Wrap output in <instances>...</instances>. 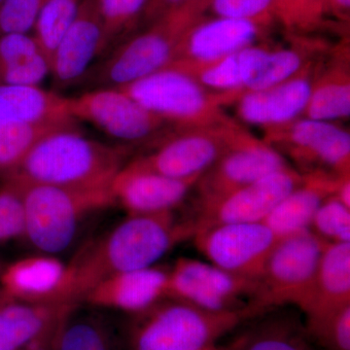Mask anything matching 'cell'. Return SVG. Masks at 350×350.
I'll return each instance as SVG.
<instances>
[{
	"instance_id": "obj_45",
	"label": "cell",
	"mask_w": 350,
	"mask_h": 350,
	"mask_svg": "<svg viewBox=\"0 0 350 350\" xmlns=\"http://www.w3.org/2000/svg\"><path fill=\"white\" fill-rule=\"evenodd\" d=\"M209 350H217V349H214L213 347H211V349Z\"/></svg>"
},
{
	"instance_id": "obj_9",
	"label": "cell",
	"mask_w": 350,
	"mask_h": 350,
	"mask_svg": "<svg viewBox=\"0 0 350 350\" xmlns=\"http://www.w3.org/2000/svg\"><path fill=\"white\" fill-rule=\"evenodd\" d=\"M245 133L238 122L214 128L172 131L131 163L174 178L202 176Z\"/></svg>"
},
{
	"instance_id": "obj_37",
	"label": "cell",
	"mask_w": 350,
	"mask_h": 350,
	"mask_svg": "<svg viewBox=\"0 0 350 350\" xmlns=\"http://www.w3.org/2000/svg\"><path fill=\"white\" fill-rule=\"evenodd\" d=\"M275 0H209L207 10L215 17L256 21L271 25L275 22Z\"/></svg>"
},
{
	"instance_id": "obj_5",
	"label": "cell",
	"mask_w": 350,
	"mask_h": 350,
	"mask_svg": "<svg viewBox=\"0 0 350 350\" xmlns=\"http://www.w3.org/2000/svg\"><path fill=\"white\" fill-rule=\"evenodd\" d=\"M170 299V298H169ZM131 331L133 350H206L255 313L211 312L170 299L139 313Z\"/></svg>"
},
{
	"instance_id": "obj_34",
	"label": "cell",
	"mask_w": 350,
	"mask_h": 350,
	"mask_svg": "<svg viewBox=\"0 0 350 350\" xmlns=\"http://www.w3.org/2000/svg\"><path fill=\"white\" fill-rule=\"evenodd\" d=\"M310 231L328 243H350V208L331 196L315 213Z\"/></svg>"
},
{
	"instance_id": "obj_28",
	"label": "cell",
	"mask_w": 350,
	"mask_h": 350,
	"mask_svg": "<svg viewBox=\"0 0 350 350\" xmlns=\"http://www.w3.org/2000/svg\"><path fill=\"white\" fill-rule=\"evenodd\" d=\"M75 304L64 312L51 335L53 350H119L111 327L100 315Z\"/></svg>"
},
{
	"instance_id": "obj_18",
	"label": "cell",
	"mask_w": 350,
	"mask_h": 350,
	"mask_svg": "<svg viewBox=\"0 0 350 350\" xmlns=\"http://www.w3.org/2000/svg\"><path fill=\"white\" fill-rule=\"evenodd\" d=\"M319 59L280 84L241 94L234 103L239 120L266 131L301 118L310 100Z\"/></svg>"
},
{
	"instance_id": "obj_12",
	"label": "cell",
	"mask_w": 350,
	"mask_h": 350,
	"mask_svg": "<svg viewBox=\"0 0 350 350\" xmlns=\"http://www.w3.org/2000/svg\"><path fill=\"white\" fill-rule=\"evenodd\" d=\"M301 178L303 175L289 165L221 197L200 200L192 218L197 232L216 225L264 222Z\"/></svg>"
},
{
	"instance_id": "obj_35",
	"label": "cell",
	"mask_w": 350,
	"mask_h": 350,
	"mask_svg": "<svg viewBox=\"0 0 350 350\" xmlns=\"http://www.w3.org/2000/svg\"><path fill=\"white\" fill-rule=\"evenodd\" d=\"M3 179L0 187V243L25 236L22 185L13 177Z\"/></svg>"
},
{
	"instance_id": "obj_14",
	"label": "cell",
	"mask_w": 350,
	"mask_h": 350,
	"mask_svg": "<svg viewBox=\"0 0 350 350\" xmlns=\"http://www.w3.org/2000/svg\"><path fill=\"white\" fill-rule=\"evenodd\" d=\"M107 52L105 27L96 0H83L77 16L51 57L54 89L62 91L84 81L94 61Z\"/></svg>"
},
{
	"instance_id": "obj_38",
	"label": "cell",
	"mask_w": 350,
	"mask_h": 350,
	"mask_svg": "<svg viewBox=\"0 0 350 350\" xmlns=\"http://www.w3.org/2000/svg\"><path fill=\"white\" fill-rule=\"evenodd\" d=\"M44 0H2L0 3V36L32 33Z\"/></svg>"
},
{
	"instance_id": "obj_32",
	"label": "cell",
	"mask_w": 350,
	"mask_h": 350,
	"mask_svg": "<svg viewBox=\"0 0 350 350\" xmlns=\"http://www.w3.org/2000/svg\"><path fill=\"white\" fill-rule=\"evenodd\" d=\"M147 1L148 0H96L105 27L107 54L128 38L131 31L142 22Z\"/></svg>"
},
{
	"instance_id": "obj_10",
	"label": "cell",
	"mask_w": 350,
	"mask_h": 350,
	"mask_svg": "<svg viewBox=\"0 0 350 350\" xmlns=\"http://www.w3.org/2000/svg\"><path fill=\"white\" fill-rule=\"evenodd\" d=\"M264 142L288 157L300 174H350V133L332 122L301 117L287 125L264 131Z\"/></svg>"
},
{
	"instance_id": "obj_26",
	"label": "cell",
	"mask_w": 350,
	"mask_h": 350,
	"mask_svg": "<svg viewBox=\"0 0 350 350\" xmlns=\"http://www.w3.org/2000/svg\"><path fill=\"white\" fill-rule=\"evenodd\" d=\"M0 121L68 122V98L40 86L0 84Z\"/></svg>"
},
{
	"instance_id": "obj_33",
	"label": "cell",
	"mask_w": 350,
	"mask_h": 350,
	"mask_svg": "<svg viewBox=\"0 0 350 350\" xmlns=\"http://www.w3.org/2000/svg\"><path fill=\"white\" fill-rule=\"evenodd\" d=\"M327 0H275L273 17L292 36L315 31L326 24Z\"/></svg>"
},
{
	"instance_id": "obj_31",
	"label": "cell",
	"mask_w": 350,
	"mask_h": 350,
	"mask_svg": "<svg viewBox=\"0 0 350 350\" xmlns=\"http://www.w3.org/2000/svg\"><path fill=\"white\" fill-rule=\"evenodd\" d=\"M82 2L83 0H44L32 34L49 59L75 21Z\"/></svg>"
},
{
	"instance_id": "obj_29",
	"label": "cell",
	"mask_w": 350,
	"mask_h": 350,
	"mask_svg": "<svg viewBox=\"0 0 350 350\" xmlns=\"http://www.w3.org/2000/svg\"><path fill=\"white\" fill-rule=\"evenodd\" d=\"M326 50L323 42L305 39H299L291 46L271 47L261 68L244 87L241 96L248 92L275 86L293 77L308 64L325 54Z\"/></svg>"
},
{
	"instance_id": "obj_3",
	"label": "cell",
	"mask_w": 350,
	"mask_h": 350,
	"mask_svg": "<svg viewBox=\"0 0 350 350\" xmlns=\"http://www.w3.org/2000/svg\"><path fill=\"white\" fill-rule=\"evenodd\" d=\"M206 9V4L187 1L165 14L110 50L83 82L92 89L120 88L165 68L174 61L184 32Z\"/></svg>"
},
{
	"instance_id": "obj_15",
	"label": "cell",
	"mask_w": 350,
	"mask_h": 350,
	"mask_svg": "<svg viewBox=\"0 0 350 350\" xmlns=\"http://www.w3.org/2000/svg\"><path fill=\"white\" fill-rule=\"evenodd\" d=\"M286 159L250 131L200 177V200H211L289 167Z\"/></svg>"
},
{
	"instance_id": "obj_6",
	"label": "cell",
	"mask_w": 350,
	"mask_h": 350,
	"mask_svg": "<svg viewBox=\"0 0 350 350\" xmlns=\"http://www.w3.org/2000/svg\"><path fill=\"white\" fill-rule=\"evenodd\" d=\"M118 89L175 131L237 123L225 112L217 94L207 91L194 78L172 66Z\"/></svg>"
},
{
	"instance_id": "obj_19",
	"label": "cell",
	"mask_w": 350,
	"mask_h": 350,
	"mask_svg": "<svg viewBox=\"0 0 350 350\" xmlns=\"http://www.w3.org/2000/svg\"><path fill=\"white\" fill-rule=\"evenodd\" d=\"M200 176L180 179L140 169L126 163L110 183L115 204L129 215L174 211L194 188Z\"/></svg>"
},
{
	"instance_id": "obj_46",
	"label": "cell",
	"mask_w": 350,
	"mask_h": 350,
	"mask_svg": "<svg viewBox=\"0 0 350 350\" xmlns=\"http://www.w3.org/2000/svg\"><path fill=\"white\" fill-rule=\"evenodd\" d=\"M2 0H0V3H1Z\"/></svg>"
},
{
	"instance_id": "obj_25",
	"label": "cell",
	"mask_w": 350,
	"mask_h": 350,
	"mask_svg": "<svg viewBox=\"0 0 350 350\" xmlns=\"http://www.w3.org/2000/svg\"><path fill=\"white\" fill-rule=\"evenodd\" d=\"M72 305H34L5 297L0 303V350H24L50 340L57 322Z\"/></svg>"
},
{
	"instance_id": "obj_47",
	"label": "cell",
	"mask_w": 350,
	"mask_h": 350,
	"mask_svg": "<svg viewBox=\"0 0 350 350\" xmlns=\"http://www.w3.org/2000/svg\"><path fill=\"white\" fill-rule=\"evenodd\" d=\"M209 349H206V350H209Z\"/></svg>"
},
{
	"instance_id": "obj_11",
	"label": "cell",
	"mask_w": 350,
	"mask_h": 350,
	"mask_svg": "<svg viewBox=\"0 0 350 350\" xmlns=\"http://www.w3.org/2000/svg\"><path fill=\"white\" fill-rule=\"evenodd\" d=\"M258 280L234 275L213 264L181 258L170 271L167 297L211 312L252 310Z\"/></svg>"
},
{
	"instance_id": "obj_44",
	"label": "cell",
	"mask_w": 350,
	"mask_h": 350,
	"mask_svg": "<svg viewBox=\"0 0 350 350\" xmlns=\"http://www.w3.org/2000/svg\"><path fill=\"white\" fill-rule=\"evenodd\" d=\"M4 299H5V297L3 296V295H0V303H1L2 301L4 300Z\"/></svg>"
},
{
	"instance_id": "obj_27",
	"label": "cell",
	"mask_w": 350,
	"mask_h": 350,
	"mask_svg": "<svg viewBox=\"0 0 350 350\" xmlns=\"http://www.w3.org/2000/svg\"><path fill=\"white\" fill-rule=\"evenodd\" d=\"M50 72L49 57L33 34L0 36V84L39 86Z\"/></svg>"
},
{
	"instance_id": "obj_36",
	"label": "cell",
	"mask_w": 350,
	"mask_h": 350,
	"mask_svg": "<svg viewBox=\"0 0 350 350\" xmlns=\"http://www.w3.org/2000/svg\"><path fill=\"white\" fill-rule=\"evenodd\" d=\"M241 350H308V347L291 326L273 323L251 334Z\"/></svg>"
},
{
	"instance_id": "obj_42",
	"label": "cell",
	"mask_w": 350,
	"mask_h": 350,
	"mask_svg": "<svg viewBox=\"0 0 350 350\" xmlns=\"http://www.w3.org/2000/svg\"><path fill=\"white\" fill-rule=\"evenodd\" d=\"M42 345H44V342H38V344L32 345L24 350H41Z\"/></svg>"
},
{
	"instance_id": "obj_20",
	"label": "cell",
	"mask_w": 350,
	"mask_h": 350,
	"mask_svg": "<svg viewBox=\"0 0 350 350\" xmlns=\"http://www.w3.org/2000/svg\"><path fill=\"white\" fill-rule=\"evenodd\" d=\"M169 275L170 271L154 266L115 273L96 283L82 301L96 308L139 314L167 298Z\"/></svg>"
},
{
	"instance_id": "obj_4",
	"label": "cell",
	"mask_w": 350,
	"mask_h": 350,
	"mask_svg": "<svg viewBox=\"0 0 350 350\" xmlns=\"http://www.w3.org/2000/svg\"><path fill=\"white\" fill-rule=\"evenodd\" d=\"M17 180L22 185L24 237L44 254L68 250L89 216L115 204L110 187L73 189Z\"/></svg>"
},
{
	"instance_id": "obj_39",
	"label": "cell",
	"mask_w": 350,
	"mask_h": 350,
	"mask_svg": "<svg viewBox=\"0 0 350 350\" xmlns=\"http://www.w3.org/2000/svg\"><path fill=\"white\" fill-rule=\"evenodd\" d=\"M312 336L330 350H350V305L338 310Z\"/></svg>"
},
{
	"instance_id": "obj_24",
	"label": "cell",
	"mask_w": 350,
	"mask_h": 350,
	"mask_svg": "<svg viewBox=\"0 0 350 350\" xmlns=\"http://www.w3.org/2000/svg\"><path fill=\"white\" fill-rule=\"evenodd\" d=\"M327 54L317 63L303 117L334 123L350 115L349 43L344 41Z\"/></svg>"
},
{
	"instance_id": "obj_8",
	"label": "cell",
	"mask_w": 350,
	"mask_h": 350,
	"mask_svg": "<svg viewBox=\"0 0 350 350\" xmlns=\"http://www.w3.org/2000/svg\"><path fill=\"white\" fill-rule=\"evenodd\" d=\"M69 113L118 142L120 145H150L175 131L118 88H96L68 98Z\"/></svg>"
},
{
	"instance_id": "obj_21",
	"label": "cell",
	"mask_w": 350,
	"mask_h": 350,
	"mask_svg": "<svg viewBox=\"0 0 350 350\" xmlns=\"http://www.w3.org/2000/svg\"><path fill=\"white\" fill-rule=\"evenodd\" d=\"M350 305V243H327L310 296L301 308L310 334Z\"/></svg>"
},
{
	"instance_id": "obj_2",
	"label": "cell",
	"mask_w": 350,
	"mask_h": 350,
	"mask_svg": "<svg viewBox=\"0 0 350 350\" xmlns=\"http://www.w3.org/2000/svg\"><path fill=\"white\" fill-rule=\"evenodd\" d=\"M130 154V147L103 144L71 126L41 139L9 176L57 187L107 188Z\"/></svg>"
},
{
	"instance_id": "obj_17",
	"label": "cell",
	"mask_w": 350,
	"mask_h": 350,
	"mask_svg": "<svg viewBox=\"0 0 350 350\" xmlns=\"http://www.w3.org/2000/svg\"><path fill=\"white\" fill-rule=\"evenodd\" d=\"M269 27L256 21L202 16L184 32L172 63L200 64L215 61L262 42Z\"/></svg>"
},
{
	"instance_id": "obj_7",
	"label": "cell",
	"mask_w": 350,
	"mask_h": 350,
	"mask_svg": "<svg viewBox=\"0 0 350 350\" xmlns=\"http://www.w3.org/2000/svg\"><path fill=\"white\" fill-rule=\"evenodd\" d=\"M327 243L310 230L280 239L258 280L253 303L255 312L260 314L285 304L303 308L312 291Z\"/></svg>"
},
{
	"instance_id": "obj_41",
	"label": "cell",
	"mask_w": 350,
	"mask_h": 350,
	"mask_svg": "<svg viewBox=\"0 0 350 350\" xmlns=\"http://www.w3.org/2000/svg\"><path fill=\"white\" fill-rule=\"evenodd\" d=\"M328 15L335 16L338 21L349 23L350 0H327Z\"/></svg>"
},
{
	"instance_id": "obj_16",
	"label": "cell",
	"mask_w": 350,
	"mask_h": 350,
	"mask_svg": "<svg viewBox=\"0 0 350 350\" xmlns=\"http://www.w3.org/2000/svg\"><path fill=\"white\" fill-rule=\"evenodd\" d=\"M2 295L11 301L34 305L77 303L69 265L54 255L23 258L9 265L1 276Z\"/></svg>"
},
{
	"instance_id": "obj_30",
	"label": "cell",
	"mask_w": 350,
	"mask_h": 350,
	"mask_svg": "<svg viewBox=\"0 0 350 350\" xmlns=\"http://www.w3.org/2000/svg\"><path fill=\"white\" fill-rule=\"evenodd\" d=\"M77 121H0V175L12 174L33 147L50 133L77 126Z\"/></svg>"
},
{
	"instance_id": "obj_43",
	"label": "cell",
	"mask_w": 350,
	"mask_h": 350,
	"mask_svg": "<svg viewBox=\"0 0 350 350\" xmlns=\"http://www.w3.org/2000/svg\"><path fill=\"white\" fill-rule=\"evenodd\" d=\"M187 1L190 2H198V3H209V0H187Z\"/></svg>"
},
{
	"instance_id": "obj_1",
	"label": "cell",
	"mask_w": 350,
	"mask_h": 350,
	"mask_svg": "<svg viewBox=\"0 0 350 350\" xmlns=\"http://www.w3.org/2000/svg\"><path fill=\"white\" fill-rule=\"evenodd\" d=\"M197 232L192 218L180 220L174 211L129 215L101 238L87 243L69 265L75 300L96 283L124 271L153 267L177 244Z\"/></svg>"
},
{
	"instance_id": "obj_13",
	"label": "cell",
	"mask_w": 350,
	"mask_h": 350,
	"mask_svg": "<svg viewBox=\"0 0 350 350\" xmlns=\"http://www.w3.org/2000/svg\"><path fill=\"white\" fill-rule=\"evenodd\" d=\"M193 239L214 266L251 280L261 278L280 239L264 222L216 225L198 232Z\"/></svg>"
},
{
	"instance_id": "obj_22",
	"label": "cell",
	"mask_w": 350,
	"mask_h": 350,
	"mask_svg": "<svg viewBox=\"0 0 350 350\" xmlns=\"http://www.w3.org/2000/svg\"><path fill=\"white\" fill-rule=\"evenodd\" d=\"M271 49L269 44H254L215 61L200 64H170L194 78L200 86L219 94L223 105L236 103L247 83L261 68Z\"/></svg>"
},
{
	"instance_id": "obj_40",
	"label": "cell",
	"mask_w": 350,
	"mask_h": 350,
	"mask_svg": "<svg viewBox=\"0 0 350 350\" xmlns=\"http://www.w3.org/2000/svg\"><path fill=\"white\" fill-rule=\"evenodd\" d=\"M187 0H148L145 8L142 24L147 27L160 19L165 14L172 12L174 9L178 8L186 3Z\"/></svg>"
},
{
	"instance_id": "obj_23",
	"label": "cell",
	"mask_w": 350,
	"mask_h": 350,
	"mask_svg": "<svg viewBox=\"0 0 350 350\" xmlns=\"http://www.w3.org/2000/svg\"><path fill=\"white\" fill-rule=\"evenodd\" d=\"M301 175L303 178L300 183L264 220L265 224L278 239L310 230L313 217L320 206L324 200L336 194L340 182L345 176L321 170Z\"/></svg>"
}]
</instances>
